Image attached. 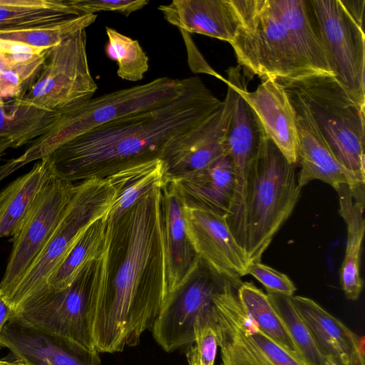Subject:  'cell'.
<instances>
[{
	"label": "cell",
	"instance_id": "cell-1",
	"mask_svg": "<svg viewBox=\"0 0 365 365\" xmlns=\"http://www.w3.org/2000/svg\"><path fill=\"white\" fill-rule=\"evenodd\" d=\"M94 263L88 320L96 350L122 351L151 329L168 294L161 186L118 217L107 213Z\"/></svg>",
	"mask_w": 365,
	"mask_h": 365
},
{
	"label": "cell",
	"instance_id": "cell-2",
	"mask_svg": "<svg viewBox=\"0 0 365 365\" xmlns=\"http://www.w3.org/2000/svg\"><path fill=\"white\" fill-rule=\"evenodd\" d=\"M222 105L200 78L188 77L183 91L165 104L117 118L60 145L47 157L51 172L76 184L160 158L167 146L207 121Z\"/></svg>",
	"mask_w": 365,
	"mask_h": 365
},
{
	"label": "cell",
	"instance_id": "cell-3",
	"mask_svg": "<svg viewBox=\"0 0 365 365\" xmlns=\"http://www.w3.org/2000/svg\"><path fill=\"white\" fill-rule=\"evenodd\" d=\"M239 26L230 43L239 66L262 81L333 76L308 0H231Z\"/></svg>",
	"mask_w": 365,
	"mask_h": 365
},
{
	"label": "cell",
	"instance_id": "cell-4",
	"mask_svg": "<svg viewBox=\"0 0 365 365\" xmlns=\"http://www.w3.org/2000/svg\"><path fill=\"white\" fill-rule=\"evenodd\" d=\"M186 83L187 78H158L65 108L49 130L31 141L24 153L10 160L9 164L16 170L29 163L48 157L78 135L125 115L163 105L179 96Z\"/></svg>",
	"mask_w": 365,
	"mask_h": 365
},
{
	"label": "cell",
	"instance_id": "cell-5",
	"mask_svg": "<svg viewBox=\"0 0 365 365\" xmlns=\"http://www.w3.org/2000/svg\"><path fill=\"white\" fill-rule=\"evenodd\" d=\"M297 166L265 137L255 159L247 188L245 252L248 264L261 262L300 197L302 187Z\"/></svg>",
	"mask_w": 365,
	"mask_h": 365
},
{
	"label": "cell",
	"instance_id": "cell-6",
	"mask_svg": "<svg viewBox=\"0 0 365 365\" xmlns=\"http://www.w3.org/2000/svg\"><path fill=\"white\" fill-rule=\"evenodd\" d=\"M279 83L301 98L334 156L364 185L365 106L357 103L333 76L314 75Z\"/></svg>",
	"mask_w": 365,
	"mask_h": 365
},
{
	"label": "cell",
	"instance_id": "cell-7",
	"mask_svg": "<svg viewBox=\"0 0 365 365\" xmlns=\"http://www.w3.org/2000/svg\"><path fill=\"white\" fill-rule=\"evenodd\" d=\"M116 192L109 180L91 178L76 183L69 205L49 240L31 266L6 297L14 314L46 287L86 230L110 210Z\"/></svg>",
	"mask_w": 365,
	"mask_h": 365
},
{
	"label": "cell",
	"instance_id": "cell-8",
	"mask_svg": "<svg viewBox=\"0 0 365 365\" xmlns=\"http://www.w3.org/2000/svg\"><path fill=\"white\" fill-rule=\"evenodd\" d=\"M95 261L88 263L69 287L59 290L43 288L10 319L87 351H97L88 320Z\"/></svg>",
	"mask_w": 365,
	"mask_h": 365
},
{
	"label": "cell",
	"instance_id": "cell-9",
	"mask_svg": "<svg viewBox=\"0 0 365 365\" xmlns=\"http://www.w3.org/2000/svg\"><path fill=\"white\" fill-rule=\"evenodd\" d=\"M86 29L51 48L43 68L22 100L49 110H61L91 99L98 86L91 76Z\"/></svg>",
	"mask_w": 365,
	"mask_h": 365
},
{
	"label": "cell",
	"instance_id": "cell-10",
	"mask_svg": "<svg viewBox=\"0 0 365 365\" xmlns=\"http://www.w3.org/2000/svg\"><path fill=\"white\" fill-rule=\"evenodd\" d=\"M230 279L197 256L187 274L168 294L151 329L163 349L172 352L193 344L197 317L212 310L214 295Z\"/></svg>",
	"mask_w": 365,
	"mask_h": 365
},
{
	"label": "cell",
	"instance_id": "cell-11",
	"mask_svg": "<svg viewBox=\"0 0 365 365\" xmlns=\"http://www.w3.org/2000/svg\"><path fill=\"white\" fill-rule=\"evenodd\" d=\"M334 77L365 106V35L341 0H308Z\"/></svg>",
	"mask_w": 365,
	"mask_h": 365
},
{
	"label": "cell",
	"instance_id": "cell-12",
	"mask_svg": "<svg viewBox=\"0 0 365 365\" xmlns=\"http://www.w3.org/2000/svg\"><path fill=\"white\" fill-rule=\"evenodd\" d=\"M76 184L53 173L37 195L19 230L13 236L12 250L0 282L8 296L42 251L65 214Z\"/></svg>",
	"mask_w": 365,
	"mask_h": 365
},
{
	"label": "cell",
	"instance_id": "cell-13",
	"mask_svg": "<svg viewBox=\"0 0 365 365\" xmlns=\"http://www.w3.org/2000/svg\"><path fill=\"white\" fill-rule=\"evenodd\" d=\"M225 82L227 93L220 109L163 151L160 159L164 164L165 182L200 170L227 154L225 141L237 93L231 69Z\"/></svg>",
	"mask_w": 365,
	"mask_h": 365
},
{
	"label": "cell",
	"instance_id": "cell-14",
	"mask_svg": "<svg viewBox=\"0 0 365 365\" xmlns=\"http://www.w3.org/2000/svg\"><path fill=\"white\" fill-rule=\"evenodd\" d=\"M184 216L187 237L197 256L230 279L246 275V255L231 232L226 215L185 205Z\"/></svg>",
	"mask_w": 365,
	"mask_h": 365
},
{
	"label": "cell",
	"instance_id": "cell-15",
	"mask_svg": "<svg viewBox=\"0 0 365 365\" xmlns=\"http://www.w3.org/2000/svg\"><path fill=\"white\" fill-rule=\"evenodd\" d=\"M284 88L292 105L296 119L299 186L302 187L315 180L329 184L334 190L342 184L351 187L364 185L359 183L334 156L301 98L290 88Z\"/></svg>",
	"mask_w": 365,
	"mask_h": 365
},
{
	"label": "cell",
	"instance_id": "cell-16",
	"mask_svg": "<svg viewBox=\"0 0 365 365\" xmlns=\"http://www.w3.org/2000/svg\"><path fill=\"white\" fill-rule=\"evenodd\" d=\"M237 88L252 108L267 136L290 163L297 165L298 140L295 115L283 86L267 79L252 92L247 90L244 76L240 73Z\"/></svg>",
	"mask_w": 365,
	"mask_h": 365
},
{
	"label": "cell",
	"instance_id": "cell-17",
	"mask_svg": "<svg viewBox=\"0 0 365 365\" xmlns=\"http://www.w3.org/2000/svg\"><path fill=\"white\" fill-rule=\"evenodd\" d=\"M24 365H101L99 353L89 351L61 339L10 319L0 339Z\"/></svg>",
	"mask_w": 365,
	"mask_h": 365
},
{
	"label": "cell",
	"instance_id": "cell-18",
	"mask_svg": "<svg viewBox=\"0 0 365 365\" xmlns=\"http://www.w3.org/2000/svg\"><path fill=\"white\" fill-rule=\"evenodd\" d=\"M291 299L323 355L339 365H365L364 336H359L313 299L302 296Z\"/></svg>",
	"mask_w": 365,
	"mask_h": 365
},
{
	"label": "cell",
	"instance_id": "cell-19",
	"mask_svg": "<svg viewBox=\"0 0 365 365\" xmlns=\"http://www.w3.org/2000/svg\"><path fill=\"white\" fill-rule=\"evenodd\" d=\"M158 9L181 31L215 38L230 43L239 26L231 0H173Z\"/></svg>",
	"mask_w": 365,
	"mask_h": 365
},
{
	"label": "cell",
	"instance_id": "cell-20",
	"mask_svg": "<svg viewBox=\"0 0 365 365\" xmlns=\"http://www.w3.org/2000/svg\"><path fill=\"white\" fill-rule=\"evenodd\" d=\"M168 182L178 190L185 205L227 217L234 190L232 163L227 154L200 170Z\"/></svg>",
	"mask_w": 365,
	"mask_h": 365
},
{
	"label": "cell",
	"instance_id": "cell-21",
	"mask_svg": "<svg viewBox=\"0 0 365 365\" xmlns=\"http://www.w3.org/2000/svg\"><path fill=\"white\" fill-rule=\"evenodd\" d=\"M183 200L171 182L161 186V212L167 257L168 293L184 279L197 255L187 237Z\"/></svg>",
	"mask_w": 365,
	"mask_h": 365
},
{
	"label": "cell",
	"instance_id": "cell-22",
	"mask_svg": "<svg viewBox=\"0 0 365 365\" xmlns=\"http://www.w3.org/2000/svg\"><path fill=\"white\" fill-rule=\"evenodd\" d=\"M237 91L226 137V153L230 157L234 181L238 185L248 182L259 147L267 136L255 113L237 91L240 67L230 68Z\"/></svg>",
	"mask_w": 365,
	"mask_h": 365
},
{
	"label": "cell",
	"instance_id": "cell-23",
	"mask_svg": "<svg viewBox=\"0 0 365 365\" xmlns=\"http://www.w3.org/2000/svg\"><path fill=\"white\" fill-rule=\"evenodd\" d=\"M52 174L47 158L20 176L0 192V238L14 236L37 195Z\"/></svg>",
	"mask_w": 365,
	"mask_h": 365
},
{
	"label": "cell",
	"instance_id": "cell-24",
	"mask_svg": "<svg viewBox=\"0 0 365 365\" xmlns=\"http://www.w3.org/2000/svg\"><path fill=\"white\" fill-rule=\"evenodd\" d=\"M62 110H49L22 99L0 104V138L10 139L14 148L30 143L46 133Z\"/></svg>",
	"mask_w": 365,
	"mask_h": 365
},
{
	"label": "cell",
	"instance_id": "cell-25",
	"mask_svg": "<svg viewBox=\"0 0 365 365\" xmlns=\"http://www.w3.org/2000/svg\"><path fill=\"white\" fill-rule=\"evenodd\" d=\"M80 15L72 0H6L0 5V31L53 24Z\"/></svg>",
	"mask_w": 365,
	"mask_h": 365
},
{
	"label": "cell",
	"instance_id": "cell-26",
	"mask_svg": "<svg viewBox=\"0 0 365 365\" xmlns=\"http://www.w3.org/2000/svg\"><path fill=\"white\" fill-rule=\"evenodd\" d=\"M108 179L116 192V200L108 215L118 217L148 190L163 185L164 164L160 158L148 160L124 168Z\"/></svg>",
	"mask_w": 365,
	"mask_h": 365
},
{
	"label": "cell",
	"instance_id": "cell-27",
	"mask_svg": "<svg viewBox=\"0 0 365 365\" xmlns=\"http://www.w3.org/2000/svg\"><path fill=\"white\" fill-rule=\"evenodd\" d=\"M237 295L244 310L255 321L259 330L289 354L302 361L287 327L267 294L253 283L245 282L239 285Z\"/></svg>",
	"mask_w": 365,
	"mask_h": 365
},
{
	"label": "cell",
	"instance_id": "cell-28",
	"mask_svg": "<svg viewBox=\"0 0 365 365\" xmlns=\"http://www.w3.org/2000/svg\"><path fill=\"white\" fill-rule=\"evenodd\" d=\"M106 215L96 220L86 230L60 267L49 277L47 287L57 290L69 287L83 267L99 257L106 238Z\"/></svg>",
	"mask_w": 365,
	"mask_h": 365
},
{
	"label": "cell",
	"instance_id": "cell-29",
	"mask_svg": "<svg viewBox=\"0 0 365 365\" xmlns=\"http://www.w3.org/2000/svg\"><path fill=\"white\" fill-rule=\"evenodd\" d=\"M241 280H229L219 297L245 336L274 365H306L267 336L242 307L237 295Z\"/></svg>",
	"mask_w": 365,
	"mask_h": 365
},
{
	"label": "cell",
	"instance_id": "cell-30",
	"mask_svg": "<svg viewBox=\"0 0 365 365\" xmlns=\"http://www.w3.org/2000/svg\"><path fill=\"white\" fill-rule=\"evenodd\" d=\"M335 190L339 201V213L344 220L347 227L346 246L343 262L359 264L365 230L364 186L351 187L348 184H342Z\"/></svg>",
	"mask_w": 365,
	"mask_h": 365
},
{
	"label": "cell",
	"instance_id": "cell-31",
	"mask_svg": "<svg viewBox=\"0 0 365 365\" xmlns=\"http://www.w3.org/2000/svg\"><path fill=\"white\" fill-rule=\"evenodd\" d=\"M267 294L287 327L304 363L306 365H325L326 357L321 352L291 297L272 293Z\"/></svg>",
	"mask_w": 365,
	"mask_h": 365
},
{
	"label": "cell",
	"instance_id": "cell-32",
	"mask_svg": "<svg viewBox=\"0 0 365 365\" xmlns=\"http://www.w3.org/2000/svg\"><path fill=\"white\" fill-rule=\"evenodd\" d=\"M97 15L83 14L61 22L26 29L0 31V39L21 42L34 47L51 48L93 24Z\"/></svg>",
	"mask_w": 365,
	"mask_h": 365
},
{
	"label": "cell",
	"instance_id": "cell-33",
	"mask_svg": "<svg viewBox=\"0 0 365 365\" xmlns=\"http://www.w3.org/2000/svg\"><path fill=\"white\" fill-rule=\"evenodd\" d=\"M106 32V54L117 62L118 76L133 82L143 79L148 70V57L139 42L108 26Z\"/></svg>",
	"mask_w": 365,
	"mask_h": 365
},
{
	"label": "cell",
	"instance_id": "cell-34",
	"mask_svg": "<svg viewBox=\"0 0 365 365\" xmlns=\"http://www.w3.org/2000/svg\"><path fill=\"white\" fill-rule=\"evenodd\" d=\"M46 54H42L30 61L16 63L0 72V104L24 97L37 79Z\"/></svg>",
	"mask_w": 365,
	"mask_h": 365
},
{
	"label": "cell",
	"instance_id": "cell-35",
	"mask_svg": "<svg viewBox=\"0 0 365 365\" xmlns=\"http://www.w3.org/2000/svg\"><path fill=\"white\" fill-rule=\"evenodd\" d=\"M217 347L212 309L197 317L194 325V341L186 354L188 365H214Z\"/></svg>",
	"mask_w": 365,
	"mask_h": 365
},
{
	"label": "cell",
	"instance_id": "cell-36",
	"mask_svg": "<svg viewBox=\"0 0 365 365\" xmlns=\"http://www.w3.org/2000/svg\"><path fill=\"white\" fill-rule=\"evenodd\" d=\"M245 274H250L266 289L267 293L294 296L297 288L289 277L261 262L249 263Z\"/></svg>",
	"mask_w": 365,
	"mask_h": 365
},
{
	"label": "cell",
	"instance_id": "cell-37",
	"mask_svg": "<svg viewBox=\"0 0 365 365\" xmlns=\"http://www.w3.org/2000/svg\"><path fill=\"white\" fill-rule=\"evenodd\" d=\"M148 3V0H72L73 5L81 14L114 11L125 16L143 9Z\"/></svg>",
	"mask_w": 365,
	"mask_h": 365
},
{
	"label": "cell",
	"instance_id": "cell-38",
	"mask_svg": "<svg viewBox=\"0 0 365 365\" xmlns=\"http://www.w3.org/2000/svg\"><path fill=\"white\" fill-rule=\"evenodd\" d=\"M46 48L34 47L21 42L0 39V51L9 55L42 54L46 53Z\"/></svg>",
	"mask_w": 365,
	"mask_h": 365
},
{
	"label": "cell",
	"instance_id": "cell-39",
	"mask_svg": "<svg viewBox=\"0 0 365 365\" xmlns=\"http://www.w3.org/2000/svg\"><path fill=\"white\" fill-rule=\"evenodd\" d=\"M341 4L352 17V19L363 27L364 13L365 8L364 0H341Z\"/></svg>",
	"mask_w": 365,
	"mask_h": 365
},
{
	"label": "cell",
	"instance_id": "cell-40",
	"mask_svg": "<svg viewBox=\"0 0 365 365\" xmlns=\"http://www.w3.org/2000/svg\"><path fill=\"white\" fill-rule=\"evenodd\" d=\"M14 315V311L8 300L0 290V339L6 324Z\"/></svg>",
	"mask_w": 365,
	"mask_h": 365
},
{
	"label": "cell",
	"instance_id": "cell-41",
	"mask_svg": "<svg viewBox=\"0 0 365 365\" xmlns=\"http://www.w3.org/2000/svg\"><path fill=\"white\" fill-rule=\"evenodd\" d=\"M16 63L9 55L0 51V72L12 67Z\"/></svg>",
	"mask_w": 365,
	"mask_h": 365
},
{
	"label": "cell",
	"instance_id": "cell-42",
	"mask_svg": "<svg viewBox=\"0 0 365 365\" xmlns=\"http://www.w3.org/2000/svg\"><path fill=\"white\" fill-rule=\"evenodd\" d=\"M13 147V143L8 138H0V159L5 154L6 151Z\"/></svg>",
	"mask_w": 365,
	"mask_h": 365
},
{
	"label": "cell",
	"instance_id": "cell-43",
	"mask_svg": "<svg viewBox=\"0 0 365 365\" xmlns=\"http://www.w3.org/2000/svg\"><path fill=\"white\" fill-rule=\"evenodd\" d=\"M0 365H24L21 361L16 360V361H9L4 359H0Z\"/></svg>",
	"mask_w": 365,
	"mask_h": 365
},
{
	"label": "cell",
	"instance_id": "cell-44",
	"mask_svg": "<svg viewBox=\"0 0 365 365\" xmlns=\"http://www.w3.org/2000/svg\"><path fill=\"white\" fill-rule=\"evenodd\" d=\"M5 2V0H0V5H2Z\"/></svg>",
	"mask_w": 365,
	"mask_h": 365
}]
</instances>
